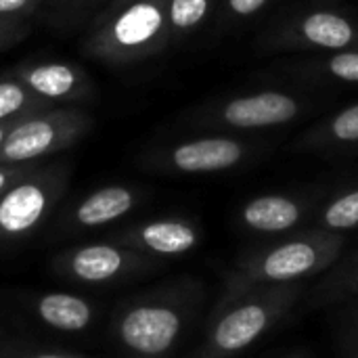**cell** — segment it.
<instances>
[{
	"mask_svg": "<svg viewBox=\"0 0 358 358\" xmlns=\"http://www.w3.org/2000/svg\"><path fill=\"white\" fill-rule=\"evenodd\" d=\"M201 298L193 281L126 298L111 313L109 338L126 358H172L193 331Z\"/></svg>",
	"mask_w": 358,
	"mask_h": 358,
	"instance_id": "1",
	"label": "cell"
},
{
	"mask_svg": "<svg viewBox=\"0 0 358 358\" xmlns=\"http://www.w3.org/2000/svg\"><path fill=\"white\" fill-rule=\"evenodd\" d=\"M304 283L231 287L214 306L193 358H237L271 334L304 296Z\"/></svg>",
	"mask_w": 358,
	"mask_h": 358,
	"instance_id": "2",
	"label": "cell"
},
{
	"mask_svg": "<svg viewBox=\"0 0 358 358\" xmlns=\"http://www.w3.org/2000/svg\"><path fill=\"white\" fill-rule=\"evenodd\" d=\"M344 235L323 229L302 231L275 243L258 245L235 262L227 275V289L252 285L306 283L340 262Z\"/></svg>",
	"mask_w": 358,
	"mask_h": 358,
	"instance_id": "3",
	"label": "cell"
},
{
	"mask_svg": "<svg viewBox=\"0 0 358 358\" xmlns=\"http://www.w3.org/2000/svg\"><path fill=\"white\" fill-rule=\"evenodd\" d=\"M170 34L168 0H130L92 34L86 52L109 63H130L159 52Z\"/></svg>",
	"mask_w": 358,
	"mask_h": 358,
	"instance_id": "4",
	"label": "cell"
},
{
	"mask_svg": "<svg viewBox=\"0 0 358 358\" xmlns=\"http://www.w3.org/2000/svg\"><path fill=\"white\" fill-rule=\"evenodd\" d=\"M157 266L159 262L155 258L115 241L73 245L59 252L50 262V271L59 279L86 287L126 283L157 271Z\"/></svg>",
	"mask_w": 358,
	"mask_h": 358,
	"instance_id": "5",
	"label": "cell"
},
{
	"mask_svg": "<svg viewBox=\"0 0 358 358\" xmlns=\"http://www.w3.org/2000/svg\"><path fill=\"white\" fill-rule=\"evenodd\" d=\"M90 115L80 109H44L19 120L0 147V164L25 166L69 149L90 128Z\"/></svg>",
	"mask_w": 358,
	"mask_h": 358,
	"instance_id": "6",
	"label": "cell"
},
{
	"mask_svg": "<svg viewBox=\"0 0 358 358\" xmlns=\"http://www.w3.org/2000/svg\"><path fill=\"white\" fill-rule=\"evenodd\" d=\"M65 178L57 172H29L0 195V245L29 239L61 199Z\"/></svg>",
	"mask_w": 358,
	"mask_h": 358,
	"instance_id": "7",
	"label": "cell"
},
{
	"mask_svg": "<svg viewBox=\"0 0 358 358\" xmlns=\"http://www.w3.org/2000/svg\"><path fill=\"white\" fill-rule=\"evenodd\" d=\"M300 115V101L279 90H262L235 96L216 109L210 122L233 130H258L294 122Z\"/></svg>",
	"mask_w": 358,
	"mask_h": 358,
	"instance_id": "8",
	"label": "cell"
},
{
	"mask_svg": "<svg viewBox=\"0 0 358 358\" xmlns=\"http://www.w3.org/2000/svg\"><path fill=\"white\" fill-rule=\"evenodd\" d=\"M111 241L159 260L193 252L201 243V231L185 218H157L128 227L115 233Z\"/></svg>",
	"mask_w": 358,
	"mask_h": 358,
	"instance_id": "9",
	"label": "cell"
},
{
	"mask_svg": "<svg viewBox=\"0 0 358 358\" xmlns=\"http://www.w3.org/2000/svg\"><path fill=\"white\" fill-rule=\"evenodd\" d=\"M245 155V143L229 136H208L168 149L162 164L178 174H214L239 166Z\"/></svg>",
	"mask_w": 358,
	"mask_h": 358,
	"instance_id": "10",
	"label": "cell"
},
{
	"mask_svg": "<svg viewBox=\"0 0 358 358\" xmlns=\"http://www.w3.org/2000/svg\"><path fill=\"white\" fill-rule=\"evenodd\" d=\"M29 313L46 327L59 334H84L96 321V306L78 294L42 292L29 298Z\"/></svg>",
	"mask_w": 358,
	"mask_h": 358,
	"instance_id": "11",
	"label": "cell"
},
{
	"mask_svg": "<svg viewBox=\"0 0 358 358\" xmlns=\"http://www.w3.org/2000/svg\"><path fill=\"white\" fill-rule=\"evenodd\" d=\"M302 46L323 50H350L358 44V27L342 13L334 10H310L302 15L285 34Z\"/></svg>",
	"mask_w": 358,
	"mask_h": 358,
	"instance_id": "12",
	"label": "cell"
},
{
	"mask_svg": "<svg viewBox=\"0 0 358 358\" xmlns=\"http://www.w3.org/2000/svg\"><path fill=\"white\" fill-rule=\"evenodd\" d=\"M31 92L48 103L82 101L90 94V82L82 69L69 63H38L15 73Z\"/></svg>",
	"mask_w": 358,
	"mask_h": 358,
	"instance_id": "13",
	"label": "cell"
},
{
	"mask_svg": "<svg viewBox=\"0 0 358 358\" xmlns=\"http://www.w3.org/2000/svg\"><path fill=\"white\" fill-rule=\"evenodd\" d=\"M138 203V193L124 185H109L86 195L69 214L71 231H90L117 222Z\"/></svg>",
	"mask_w": 358,
	"mask_h": 358,
	"instance_id": "14",
	"label": "cell"
},
{
	"mask_svg": "<svg viewBox=\"0 0 358 358\" xmlns=\"http://www.w3.org/2000/svg\"><path fill=\"white\" fill-rule=\"evenodd\" d=\"M304 214L306 206L300 199L271 193L250 199L239 212V222L252 233L279 235L294 231L304 220Z\"/></svg>",
	"mask_w": 358,
	"mask_h": 358,
	"instance_id": "15",
	"label": "cell"
},
{
	"mask_svg": "<svg viewBox=\"0 0 358 358\" xmlns=\"http://www.w3.org/2000/svg\"><path fill=\"white\" fill-rule=\"evenodd\" d=\"M358 298V256L331 266L313 289L315 304H334Z\"/></svg>",
	"mask_w": 358,
	"mask_h": 358,
	"instance_id": "16",
	"label": "cell"
},
{
	"mask_svg": "<svg viewBox=\"0 0 358 358\" xmlns=\"http://www.w3.org/2000/svg\"><path fill=\"white\" fill-rule=\"evenodd\" d=\"M48 105L52 103L40 99L21 80L17 78L0 80V122L23 120L31 113L48 109Z\"/></svg>",
	"mask_w": 358,
	"mask_h": 358,
	"instance_id": "17",
	"label": "cell"
},
{
	"mask_svg": "<svg viewBox=\"0 0 358 358\" xmlns=\"http://www.w3.org/2000/svg\"><path fill=\"white\" fill-rule=\"evenodd\" d=\"M306 145L315 147H350L358 145V103L338 111L331 120L315 128L306 136Z\"/></svg>",
	"mask_w": 358,
	"mask_h": 358,
	"instance_id": "18",
	"label": "cell"
},
{
	"mask_svg": "<svg viewBox=\"0 0 358 358\" xmlns=\"http://www.w3.org/2000/svg\"><path fill=\"white\" fill-rule=\"evenodd\" d=\"M358 227V189L334 197L319 214V227L329 233H344Z\"/></svg>",
	"mask_w": 358,
	"mask_h": 358,
	"instance_id": "19",
	"label": "cell"
},
{
	"mask_svg": "<svg viewBox=\"0 0 358 358\" xmlns=\"http://www.w3.org/2000/svg\"><path fill=\"white\" fill-rule=\"evenodd\" d=\"M212 0H168V23L170 31H191L199 27L210 15Z\"/></svg>",
	"mask_w": 358,
	"mask_h": 358,
	"instance_id": "20",
	"label": "cell"
},
{
	"mask_svg": "<svg viewBox=\"0 0 358 358\" xmlns=\"http://www.w3.org/2000/svg\"><path fill=\"white\" fill-rule=\"evenodd\" d=\"M323 71L342 82L358 84V50H340L323 61Z\"/></svg>",
	"mask_w": 358,
	"mask_h": 358,
	"instance_id": "21",
	"label": "cell"
},
{
	"mask_svg": "<svg viewBox=\"0 0 358 358\" xmlns=\"http://www.w3.org/2000/svg\"><path fill=\"white\" fill-rule=\"evenodd\" d=\"M0 358H80L71 352H59V350H46V348H34L27 344L17 342H0Z\"/></svg>",
	"mask_w": 358,
	"mask_h": 358,
	"instance_id": "22",
	"label": "cell"
},
{
	"mask_svg": "<svg viewBox=\"0 0 358 358\" xmlns=\"http://www.w3.org/2000/svg\"><path fill=\"white\" fill-rule=\"evenodd\" d=\"M40 0H0V17L15 19L17 15H27L38 6Z\"/></svg>",
	"mask_w": 358,
	"mask_h": 358,
	"instance_id": "23",
	"label": "cell"
},
{
	"mask_svg": "<svg viewBox=\"0 0 358 358\" xmlns=\"http://www.w3.org/2000/svg\"><path fill=\"white\" fill-rule=\"evenodd\" d=\"M31 170L25 166H13V164H0V195L8 191L15 182H19L25 174Z\"/></svg>",
	"mask_w": 358,
	"mask_h": 358,
	"instance_id": "24",
	"label": "cell"
},
{
	"mask_svg": "<svg viewBox=\"0 0 358 358\" xmlns=\"http://www.w3.org/2000/svg\"><path fill=\"white\" fill-rule=\"evenodd\" d=\"M268 0H229V6L235 15L239 17H250L254 13H258Z\"/></svg>",
	"mask_w": 358,
	"mask_h": 358,
	"instance_id": "25",
	"label": "cell"
},
{
	"mask_svg": "<svg viewBox=\"0 0 358 358\" xmlns=\"http://www.w3.org/2000/svg\"><path fill=\"white\" fill-rule=\"evenodd\" d=\"M23 27L15 23V19H2L0 17V46H6L8 42L17 40L21 36Z\"/></svg>",
	"mask_w": 358,
	"mask_h": 358,
	"instance_id": "26",
	"label": "cell"
},
{
	"mask_svg": "<svg viewBox=\"0 0 358 358\" xmlns=\"http://www.w3.org/2000/svg\"><path fill=\"white\" fill-rule=\"evenodd\" d=\"M19 120H10V122H0V147H2V143L6 141V136H8V132H10V128L17 124Z\"/></svg>",
	"mask_w": 358,
	"mask_h": 358,
	"instance_id": "27",
	"label": "cell"
},
{
	"mask_svg": "<svg viewBox=\"0 0 358 358\" xmlns=\"http://www.w3.org/2000/svg\"><path fill=\"white\" fill-rule=\"evenodd\" d=\"M348 357L358 358V338L352 340V344H350V348H348Z\"/></svg>",
	"mask_w": 358,
	"mask_h": 358,
	"instance_id": "28",
	"label": "cell"
},
{
	"mask_svg": "<svg viewBox=\"0 0 358 358\" xmlns=\"http://www.w3.org/2000/svg\"><path fill=\"white\" fill-rule=\"evenodd\" d=\"M350 310H352V315L357 317V321H358V298H355V304L350 306Z\"/></svg>",
	"mask_w": 358,
	"mask_h": 358,
	"instance_id": "29",
	"label": "cell"
},
{
	"mask_svg": "<svg viewBox=\"0 0 358 358\" xmlns=\"http://www.w3.org/2000/svg\"><path fill=\"white\" fill-rule=\"evenodd\" d=\"M0 340H2V329H0Z\"/></svg>",
	"mask_w": 358,
	"mask_h": 358,
	"instance_id": "30",
	"label": "cell"
},
{
	"mask_svg": "<svg viewBox=\"0 0 358 358\" xmlns=\"http://www.w3.org/2000/svg\"><path fill=\"white\" fill-rule=\"evenodd\" d=\"M126 2H130V0H126Z\"/></svg>",
	"mask_w": 358,
	"mask_h": 358,
	"instance_id": "31",
	"label": "cell"
},
{
	"mask_svg": "<svg viewBox=\"0 0 358 358\" xmlns=\"http://www.w3.org/2000/svg\"><path fill=\"white\" fill-rule=\"evenodd\" d=\"M80 358H82V357H80Z\"/></svg>",
	"mask_w": 358,
	"mask_h": 358,
	"instance_id": "32",
	"label": "cell"
}]
</instances>
